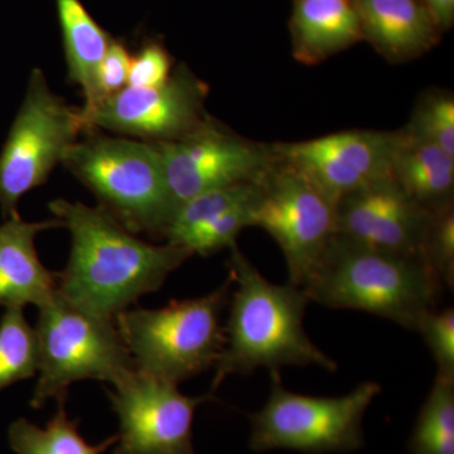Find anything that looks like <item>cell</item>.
<instances>
[{
	"instance_id": "obj_20",
	"label": "cell",
	"mask_w": 454,
	"mask_h": 454,
	"mask_svg": "<svg viewBox=\"0 0 454 454\" xmlns=\"http://www.w3.org/2000/svg\"><path fill=\"white\" fill-rule=\"evenodd\" d=\"M57 413L44 428L25 419L16 420L9 428V443L17 454H103L115 446L118 435L98 444H90L79 433V420H71L61 400Z\"/></svg>"
},
{
	"instance_id": "obj_16",
	"label": "cell",
	"mask_w": 454,
	"mask_h": 454,
	"mask_svg": "<svg viewBox=\"0 0 454 454\" xmlns=\"http://www.w3.org/2000/svg\"><path fill=\"white\" fill-rule=\"evenodd\" d=\"M364 40L394 64L429 52L441 38L423 0H355Z\"/></svg>"
},
{
	"instance_id": "obj_11",
	"label": "cell",
	"mask_w": 454,
	"mask_h": 454,
	"mask_svg": "<svg viewBox=\"0 0 454 454\" xmlns=\"http://www.w3.org/2000/svg\"><path fill=\"white\" fill-rule=\"evenodd\" d=\"M106 393L121 423L114 454H196L192 443L196 409L217 402L211 391L187 396L178 385L137 370Z\"/></svg>"
},
{
	"instance_id": "obj_4",
	"label": "cell",
	"mask_w": 454,
	"mask_h": 454,
	"mask_svg": "<svg viewBox=\"0 0 454 454\" xmlns=\"http://www.w3.org/2000/svg\"><path fill=\"white\" fill-rule=\"evenodd\" d=\"M232 279L192 300L172 301L158 309H128L115 316L116 328L138 372L179 382L216 365L225 348L223 313Z\"/></svg>"
},
{
	"instance_id": "obj_2",
	"label": "cell",
	"mask_w": 454,
	"mask_h": 454,
	"mask_svg": "<svg viewBox=\"0 0 454 454\" xmlns=\"http://www.w3.org/2000/svg\"><path fill=\"white\" fill-rule=\"evenodd\" d=\"M232 279L225 348L215 365L211 393L227 376L250 375L283 366L339 369L336 361L309 339L303 321L310 303L303 288L291 282L276 284L262 277L238 245L230 247Z\"/></svg>"
},
{
	"instance_id": "obj_15",
	"label": "cell",
	"mask_w": 454,
	"mask_h": 454,
	"mask_svg": "<svg viewBox=\"0 0 454 454\" xmlns=\"http://www.w3.org/2000/svg\"><path fill=\"white\" fill-rule=\"evenodd\" d=\"M57 227H64L59 219L29 223L20 214L0 225V307L41 309L56 297L57 273L42 264L35 238Z\"/></svg>"
},
{
	"instance_id": "obj_19",
	"label": "cell",
	"mask_w": 454,
	"mask_h": 454,
	"mask_svg": "<svg viewBox=\"0 0 454 454\" xmlns=\"http://www.w3.org/2000/svg\"><path fill=\"white\" fill-rule=\"evenodd\" d=\"M56 4L68 74L82 89V107H88L94 98L98 67L113 40L80 0H56Z\"/></svg>"
},
{
	"instance_id": "obj_17",
	"label": "cell",
	"mask_w": 454,
	"mask_h": 454,
	"mask_svg": "<svg viewBox=\"0 0 454 454\" xmlns=\"http://www.w3.org/2000/svg\"><path fill=\"white\" fill-rule=\"evenodd\" d=\"M289 32L293 57L307 66L322 64L364 40L355 0H294Z\"/></svg>"
},
{
	"instance_id": "obj_9",
	"label": "cell",
	"mask_w": 454,
	"mask_h": 454,
	"mask_svg": "<svg viewBox=\"0 0 454 454\" xmlns=\"http://www.w3.org/2000/svg\"><path fill=\"white\" fill-rule=\"evenodd\" d=\"M253 226L276 240L288 268V282L303 288L336 235V202L274 155L259 179Z\"/></svg>"
},
{
	"instance_id": "obj_18",
	"label": "cell",
	"mask_w": 454,
	"mask_h": 454,
	"mask_svg": "<svg viewBox=\"0 0 454 454\" xmlns=\"http://www.w3.org/2000/svg\"><path fill=\"white\" fill-rule=\"evenodd\" d=\"M393 178L427 211L453 205L454 157L408 130L396 131Z\"/></svg>"
},
{
	"instance_id": "obj_5",
	"label": "cell",
	"mask_w": 454,
	"mask_h": 454,
	"mask_svg": "<svg viewBox=\"0 0 454 454\" xmlns=\"http://www.w3.org/2000/svg\"><path fill=\"white\" fill-rule=\"evenodd\" d=\"M62 164L125 229L163 239L173 207L155 143L90 134Z\"/></svg>"
},
{
	"instance_id": "obj_23",
	"label": "cell",
	"mask_w": 454,
	"mask_h": 454,
	"mask_svg": "<svg viewBox=\"0 0 454 454\" xmlns=\"http://www.w3.org/2000/svg\"><path fill=\"white\" fill-rule=\"evenodd\" d=\"M405 129L454 157V98L430 91L418 100Z\"/></svg>"
},
{
	"instance_id": "obj_13",
	"label": "cell",
	"mask_w": 454,
	"mask_h": 454,
	"mask_svg": "<svg viewBox=\"0 0 454 454\" xmlns=\"http://www.w3.org/2000/svg\"><path fill=\"white\" fill-rule=\"evenodd\" d=\"M396 131L348 130L319 138L271 145L277 160L300 170L325 195L339 200L393 178Z\"/></svg>"
},
{
	"instance_id": "obj_27",
	"label": "cell",
	"mask_w": 454,
	"mask_h": 454,
	"mask_svg": "<svg viewBox=\"0 0 454 454\" xmlns=\"http://www.w3.org/2000/svg\"><path fill=\"white\" fill-rule=\"evenodd\" d=\"M130 62L131 57L128 50L119 42L113 40L98 67L92 103L88 107H82L80 112H90L107 98L127 88Z\"/></svg>"
},
{
	"instance_id": "obj_28",
	"label": "cell",
	"mask_w": 454,
	"mask_h": 454,
	"mask_svg": "<svg viewBox=\"0 0 454 454\" xmlns=\"http://www.w3.org/2000/svg\"><path fill=\"white\" fill-rule=\"evenodd\" d=\"M172 74V59L160 44L149 43L138 55L131 57L128 85L130 88H154L162 85Z\"/></svg>"
},
{
	"instance_id": "obj_25",
	"label": "cell",
	"mask_w": 454,
	"mask_h": 454,
	"mask_svg": "<svg viewBox=\"0 0 454 454\" xmlns=\"http://www.w3.org/2000/svg\"><path fill=\"white\" fill-rule=\"evenodd\" d=\"M423 259L443 288H454V207L432 212L423 244Z\"/></svg>"
},
{
	"instance_id": "obj_8",
	"label": "cell",
	"mask_w": 454,
	"mask_h": 454,
	"mask_svg": "<svg viewBox=\"0 0 454 454\" xmlns=\"http://www.w3.org/2000/svg\"><path fill=\"white\" fill-rule=\"evenodd\" d=\"M83 131L79 109L51 90L43 71L32 70L25 98L0 151V210L18 215L20 199L41 186Z\"/></svg>"
},
{
	"instance_id": "obj_14",
	"label": "cell",
	"mask_w": 454,
	"mask_h": 454,
	"mask_svg": "<svg viewBox=\"0 0 454 454\" xmlns=\"http://www.w3.org/2000/svg\"><path fill=\"white\" fill-rule=\"evenodd\" d=\"M430 216L432 212L415 203L394 178H387L339 200L336 235L367 247L423 259Z\"/></svg>"
},
{
	"instance_id": "obj_22",
	"label": "cell",
	"mask_w": 454,
	"mask_h": 454,
	"mask_svg": "<svg viewBox=\"0 0 454 454\" xmlns=\"http://www.w3.org/2000/svg\"><path fill=\"white\" fill-rule=\"evenodd\" d=\"M38 372V346L35 328L23 309H5L0 319V390L33 378Z\"/></svg>"
},
{
	"instance_id": "obj_3",
	"label": "cell",
	"mask_w": 454,
	"mask_h": 454,
	"mask_svg": "<svg viewBox=\"0 0 454 454\" xmlns=\"http://www.w3.org/2000/svg\"><path fill=\"white\" fill-rule=\"evenodd\" d=\"M303 289L310 303L361 310L417 333L444 288L423 259L334 235Z\"/></svg>"
},
{
	"instance_id": "obj_12",
	"label": "cell",
	"mask_w": 454,
	"mask_h": 454,
	"mask_svg": "<svg viewBox=\"0 0 454 454\" xmlns=\"http://www.w3.org/2000/svg\"><path fill=\"white\" fill-rule=\"evenodd\" d=\"M208 86L184 65L154 88L127 86L88 113L83 131L106 129L151 143L170 142L195 129L207 115Z\"/></svg>"
},
{
	"instance_id": "obj_21",
	"label": "cell",
	"mask_w": 454,
	"mask_h": 454,
	"mask_svg": "<svg viewBox=\"0 0 454 454\" xmlns=\"http://www.w3.org/2000/svg\"><path fill=\"white\" fill-rule=\"evenodd\" d=\"M408 450L411 454H454V380L435 376Z\"/></svg>"
},
{
	"instance_id": "obj_10",
	"label": "cell",
	"mask_w": 454,
	"mask_h": 454,
	"mask_svg": "<svg viewBox=\"0 0 454 454\" xmlns=\"http://www.w3.org/2000/svg\"><path fill=\"white\" fill-rule=\"evenodd\" d=\"M155 145L173 212L208 191L259 181L274 162L271 145L238 136L208 115L186 136Z\"/></svg>"
},
{
	"instance_id": "obj_24",
	"label": "cell",
	"mask_w": 454,
	"mask_h": 454,
	"mask_svg": "<svg viewBox=\"0 0 454 454\" xmlns=\"http://www.w3.org/2000/svg\"><path fill=\"white\" fill-rule=\"evenodd\" d=\"M258 195L252 201L236 206L211 223L188 232L175 245L186 247L193 255L199 254L202 256L230 249L236 244L239 234L247 227L253 226V212Z\"/></svg>"
},
{
	"instance_id": "obj_1",
	"label": "cell",
	"mask_w": 454,
	"mask_h": 454,
	"mask_svg": "<svg viewBox=\"0 0 454 454\" xmlns=\"http://www.w3.org/2000/svg\"><path fill=\"white\" fill-rule=\"evenodd\" d=\"M50 208L71 234L70 259L57 273V294L97 316L115 318L160 289L193 255L178 245L140 240L100 207L55 200Z\"/></svg>"
},
{
	"instance_id": "obj_29",
	"label": "cell",
	"mask_w": 454,
	"mask_h": 454,
	"mask_svg": "<svg viewBox=\"0 0 454 454\" xmlns=\"http://www.w3.org/2000/svg\"><path fill=\"white\" fill-rule=\"evenodd\" d=\"M433 22L441 33L450 31L454 25V0H423Z\"/></svg>"
},
{
	"instance_id": "obj_6",
	"label": "cell",
	"mask_w": 454,
	"mask_h": 454,
	"mask_svg": "<svg viewBox=\"0 0 454 454\" xmlns=\"http://www.w3.org/2000/svg\"><path fill=\"white\" fill-rule=\"evenodd\" d=\"M38 309V380L32 408L66 400L74 382L94 379L114 387L136 372L114 319L79 309L59 294Z\"/></svg>"
},
{
	"instance_id": "obj_26",
	"label": "cell",
	"mask_w": 454,
	"mask_h": 454,
	"mask_svg": "<svg viewBox=\"0 0 454 454\" xmlns=\"http://www.w3.org/2000/svg\"><path fill=\"white\" fill-rule=\"evenodd\" d=\"M417 333L423 337L437 365V375L454 380V309L429 310Z\"/></svg>"
},
{
	"instance_id": "obj_7",
	"label": "cell",
	"mask_w": 454,
	"mask_h": 454,
	"mask_svg": "<svg viewBox=\"0 0 454 454\" xmlns=\"http://www.w3.org/2000/svg\"><path fill=\"white\" fill-rule=\"evenodd\" d=\"M381 385L365 381L342 396H310L284 387L280 370L270 372V391L265 405L250 413V450L304 454L349 453L365 444L364 417Z\"/></svg>"
}]
</instances>
